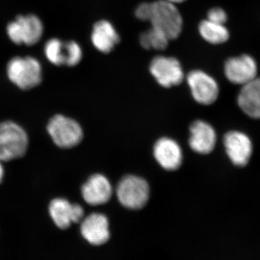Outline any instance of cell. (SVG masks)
Segmentation results:
<instances>
[{
  "label": "cell",
  "mask_w": 260,
  "mask_h": 260,
  "mask_svg": "<svg viewBox=\"0 0 260 260\" xmlns=\"http://www.w3.org/2000/svg\"><path fill=\"white\" fill-rule=\"evenodd\" d=\"M43 31L42 22L34 15L18 16L7 27L10 40L18 45H34L40 40Z\"/></svg>",
  "instance_id": "obj_6"
},
{
  "label": "cell",
  "mask_w": 260,
  "mask_h": 260,
  "mask_svg": "<svg viewBox=\"0 0 260 260\" xmlns=\"http://www.w3.org/2000/svg\"><path fill=\"white\" fill-rule=\"evenodd\" d=\"M223 145L233 164L238 167L247 165L253 152L252 142L247 135L237 130L229 132L224 136Z\"/></svg>",
  "instance_id": "obj_10"
},
{
  "label": "cell",
  "mask_w": 260,
  "mask_h": 260,
  "mask_svg": "<svg viewBox=\"0 0 260 260\" xmlns=\"http://www.w3.org/2000/svg\"><path fill=\"white\" fill-rule=\"evenodd\" d=\"M48 60L52 64L60 66L65 64V42L57 39H52L47 43L44 49Z\"/></svg>",
  "instance_id": "obj_20"
},
{
  "label": "cell",
  "mask_w": 260,
  "mask_h": 260,
  "mask_svg": "<svg viewBox=\"0 0 260 260\" xmlns=\"http://www.w3.org/2000/svg\"><path fill=\"white\" fill-rule=\"evenodd\" d=\"M155 158L160 167L167 171H175L182 162V151L175 140L171 138H160L153 148Z\"/></svg>",
  "instance_id": "obj_15"
},
{
  "label": "cell",
  "mask_w": 260,
  "mask_h": 260,
  "mask_svg": "<svg viewBox=\"0 0 260 260\" xmlns=\"http://www.w3.org/2000/svg\"><path fill=\"white\" fill-rule=\"evenodd\" d=\"M3 175H4V170H3V166H2L1 162H0V182H1L2 179H3Z\"/></svg>",
  "instance_id": "obj_25"
},
{
  "label": "cell",
  "mask_w": 260,
  "mask_h": 260,
  "mask_svg": "<svg viewBox=\"0 0 260 260\" xmlns=\"http://www.w3.org/2000/svg\"><path fill=\"white\" fill-rule=\"evenodd\" d=\"M170 39L158 29L153 28L143 32L140 37V42L145 49L164 50L167 49Z\"/></svg>",
  "instance_id": "obj_19"
},
{
  "label": "cell",
  "mask_w": 260,
  "mask_h": 260,
  "mask_svg": "<svg viewBox=\"0 0 260 260\" xmlns=\"http://www.w3.org/2000/svg\"><path fill=\"white\" fill-rule=\"evenodd\" d=\"M49 210L53 221L61 229H68L72 223L81 221L84 216V210L80 205L72 204L63 198L53 200Z\"/></svg>",
  "instance_id": "obj_11"
},
{
  "label": "cell",
  "mask_w": 260,
  "mask_h": 260,
  "mask_svg": "<svg viewBox=\"0 0 260 260\" xmlns=\"http://www.w3.org/2000/svg\"><path fill=\"white\" fill-rule=\"evenodd\" d=\"M224 73L230 83L243 86L258 76L257 62L250 54L232 56L224 64Z\"/></svg>",
  "instance_id": "obj_7"
},
{
  "label": "cell",
  "mask_w": 260,
  "mask_h": 260,
  "mask_svg": "<svg viewBox=\"0 0 260 260\" xmlns=\"http://www.w3.org/2000/svg\"><path fill=\"white\" fill-rule=\"evenodd\" d=\"M26 133L13 121L0 123V161L23 156L28 148Z\"/></svg>",
  "instance_id": "obj_2"
},
{
  "label": "cell",
  "mask_w": 260,
  "mask_h": 260,
  "mask_svg": "<svg viewBox=\"0 0 260 260\" xmlns=\"http://www.w3.org/2000/svg\"><path fill=\"white\" fill-rule=\"evenodd\" d=\"M116 194L123 206L128 209L139 210L148 203L150 187L143 178L126 176L118 184Z\"/></svg>",
  "instance_id": "obj_4"
},
{
  "label": "cell",
  "mask_w": 260,
  "mask_h": 260,
  "mask_svg": "<svg viewBox=\"0 0 260 260\" xmlns=\"http://www.w3.org/2000/svg\"><path fill=\"white\" fill-rule=\"evenodd\" d=\"M82 235L90 244L100 246L110 237L109 220L102 213H91L84 219L80 228Z\"/></svg>",
  "instance_id": "obj_12"
},
{
  "label": "cell",
  "mask_w": 260,
  "mask_h": 260,
  "mask_svg": "<svg viewBox=\"0 0 260 260\" xmlns=\"http://www.w3.org/2000/svg\"><path fill=\"white\" fill-rule=\"evenodd\" d=\"M166 1L169 2V3H172V4H179V3H184L186 0H166Z\"/></svg>",
  "instance_id": "obj_24"
},
{
  "label": "cell",
  "mask_w": 260,
  "mask_h": 260,
  "mask_svg": "<svg viewBox=\"0 0 260 260\" xmlns=\"http://www.w3.org/2000/svg\"><path fill=\"white\" fill-rule=\"evenodd\" d=\"M112 186L105 176L94 174L82 187L84 200L90 205L106 204L112 196Z\"/></svg>",
  "instance_id": "obj_13"
},
{
  "label": "cell",
  "mask_w": 260,
  "mask_h": 260,
  "mask_svg": "<svg viewBox=\"0 0 260 260\" xmlns=\"http://www.w3.org/2000/svg\"><path fill=\"white\" fill-rule=\"evenodd\" d=\"M7 69L9 79L23 90L35 88L42 82V67L35 58H13L8 63Z\"/></svg>",
  "instance_id": "obj_3"
},
{
  "label": "cell",
  "mask_w": 260,
  "mask_h": 260,
  "mask_svg": "<svg viewBox=\"0 0 260 260\" xmlns=\"http://www.w3.org/2000/svg\"><path fill=\"white\" fill-rule=\"evenodd\" d=\"M47 130L53 141L61 148H71L79 144L83 137L81 126L76 121L62 115L51 118Z\"/></svg>",
  "instance_id": "obj_5"
},
{
  "label": "cell",
  "mask_w": 260,
  "mask_h": 260,
  "mask_svg": "<svg viewBox=\"0 0 260 260\" xmlns=\"http://www.w3.org/2000/svg\"><path fill=\"white\" fill-rule=\"evenodd\" d=\"M151 14V3H142L135 10V16L143 21H149Z\"/></svg>",
  "instance_id": "obj_23"
},
{
  "label": "cell",
  "mask_w": 260,
  "mask_h": 260,
  "mask_svg": "<svg viewBox=\"0 0 260 260\" xmlns=\"http://www.w3.org/2000/svg\"><path fill=\"white\" fill-rule=\"evenodd\" d=\"M216 133L209 123L205 121H195L190 126V148L196 153L206 155L215 148Z\"/></svg>",
  "instance_id": "obj_14"
},
{
  "label": "cell",
  "mask_w": 260,
  "mask_h": 260,
  "mask_svg": "<svg viewBox=\"0 0 260 260\" xmlns=\"http://www.w3.org/2000/svg\"><path fill=\"white\" fill-rule=\"evenodd\" d=\"M149 21L152 27L165 34L170 40L177 39L183 28L182 17L175 5L158 0L151 3V14Z\"/></svg>",
  "instance_id": "obj_1"
},
{
  "label": "cell",
  "mask_w": 260,
  "mask_h": 260,
  "mask_svg": "<svg viewBox=\"0 0 260 260\" xmlns=\"http://www.w3.org/2000/svg\"><path fill=\"white\" fill-rule=\"evenodd\" d=\"M208 20L214 23L225 24L228 20V15L226 12L220 8H213L208 11Z\"/></svg>",
  "instance_id": "obj_22"
},
{
  "label": "cell",
  "mask_w": 260,
  "mask_h": 260,
  "mask_svg": "<svg viewBox=\"0 0 260 260\" xmlns=\"http://www.w3.org/2000/svg\"><path fill=\"white\" fill-rule=\"evenodd\" d=\"M150 71L156 81L164 88L179 85L184 78L180 62L174 57L155 56L150 63Z\"/></svg>",
  "instance_id": "obj_9"
},
{
  "label": "cell",
  "mask_w": 260,
  "mask_h": 260,
  "mask_svg": "<svg viewBox=\"0 0 260 260\" xmlns=\"http://www.w3.org/2000/svg\"><path fill=\"white\" fill-rule=\"evenodd\" d=\"M198 30L202 38L213 45L225 44L230 39V32L225 24L204 20L200 22Z\"/></svg>",
  "instance_id": "obj_18"
},
{
  "label": "cell",
  "mask_w": 260,
  "mask_h": 260,
  "mask_svg": "<svg viewBox=\"0 0 260 260\" xmlns=\"http://www.w3.org/2000/svg\"><path fill=\"white\" fill-rule=\"evenodd\" d=\"M237 102L244 114L252 119H260V76L243 85Z\"/></svg>",
  "instance_id": "obj_16"
},
{
  "label": "cell",
  "mask_w": 260,
  "mask_h": 260,
  "mask_svg": "<svg viewBox=\"0 0 260 260\" xmlns=\"http://www.w3.org/2000/svg\"><path fill=\"white\" fill-rule=\"evenodd\" d=\"M191 95L197 102L203 105L213 104L218 99L219 85L208 73L197 70L190 72L186 78Z\"/></svg>",
  "instance_id": "obj_8"
},
{
  "label": "cell",
  "mask_w": 260,
  "mask_h": 260,
  "mask_svg": "<svg viewBox=\"0 0 260 260\" xmlns=\"http://www.w3.org/2000/svg\"><path fill=\"white\" fill-rule=\"evenodd\" d=\"M65 47H66V56H65L64 65L73 67L79 64L83 57V52L79 44L71 41V42H65Z\"/></svg>",
  "instance_id": "obj_21"
},
{
  "label": "cell",
  "mask_w": 260,
  "mask_h": 260,
  "mask_svg": "<svg viewBox=\"0 0 260 260\" xmlns=\"http://www.w3.org/2000/svg\"><path fill=\"white\" fill-rule=\"evenodd\" d=\"M91 41L95 49L101 52H111L120 41L119 34L110 22L100 20L94 25Z\"/></svg>",
  "instance_id": "obj_17"
}]
</instances>
